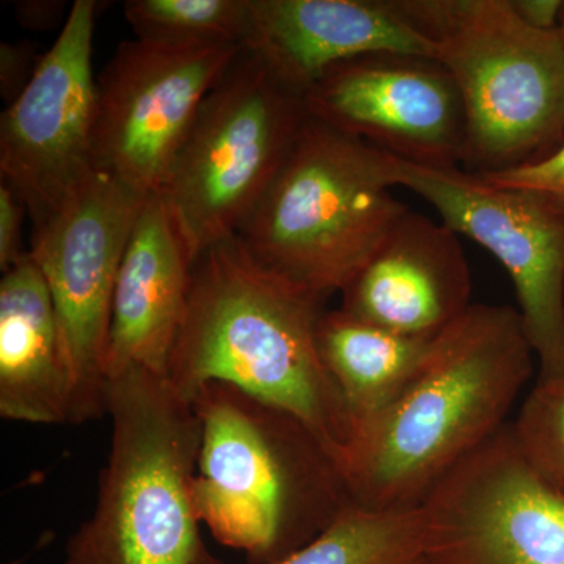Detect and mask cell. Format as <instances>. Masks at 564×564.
<instances>
[{
    "mask_svg": "<svg viewBox=\"0 0 564 564\" xmlns=\"http://www.w3.org/2000/svg\"><path fill=\"white\" fill-rule=\"evenodd\" d=\"M536 356L516 307L474 303L433 340L402 395L340 456L351 503L421 507L430 491L507 425Z\"/></svg>",
    "mask_w": 564,
    "mask_h": 564,
    "instance_id": "obj_1",
    "label": "cell"
},
{
    "mask_svg": "<svg viewBox=\"0 0 564 564\" xmlns=\"http://www.w3.org/2000/svg\"><path fill=\"white\" fill-rule=\"evenodd\" d=\"M326 299L274 272L239 237L207 248L193 265L166 380L191 402L206 384L236 386L306 423L339 464L351 425L317 350Z\"/></svg>",
    "mask_w": 564,
    "mask_h": 564,
    "instance_id": "obj_2",
    "label": "cell"
},
{
    "mask_svg": "<svg viewBox=\"0 0 564 564\" xmlns=\"http://www.w3.org/2000/svg\"><path fill=\"white\" fill-rule=\"evenodd\" d=\"M192 404L199 519L248 564L282 562L351 503L336 458L295 415L225 383L204 386Z\"/></svg>",
    "mask_w": 564,
    "mask_h": 564,
    "instance_id": "obj_3",
    "label": "cell"
},
{
    "mask_svg": "<svg viewBox=\"0 0 564 564\" xmlns=\"http://www.w3.org/2000/svg\"><path fill=\"white\" fill-rule=\"evenodd\" d=\"M106 413L109 458L66 564H228L199 527L193 481L202 432L191 400L165 375L132 367L107 383Z\"/></svg>",
    "mask_w": 564,
    "mask_h": 564,
    "instance_id": "obj_4",
    "label": "cell"
},
{
    "mask_svg": "<svg viewBox=\"0 0 564 564\" xmlns=\"http://www.w3.org/2000/svg\"><path fill=\"white\" fill-rule=\"evenodd\" d=\"M454 76L466 111L464 170L497 173L541 161L564 141V41L511 0H391Z\"/></svg>",
    "mask_w": 564,
    "mask_h": 564,
    "instance_id": "obj_5",
    "label": "cell"
},
{
    "mask_svg": "<svg viewBox=\"0 0 564 564\" xmlns=\"http://www.w3.org/2000/svg\"><path fill=\"white\" fill-rule=\"evenodd\" d=\"M391 188L383 151L307 115L237 237L274 272L329 296L350 284L411 210Z\"/></svg>",
    "mask_w": 564,
    "mask_h": 564,
    "instance_id": "obj_6",
    "label": "cell"
},
{
    "mask_svg": "<svg viewBox=\"0 0 564 564\" xmlns=\"http://www.w3.org/2000/svg\"><path fill=\"white\" fill-rule=\"evenodd\" d=\"M303 96L243 51L204 99L162 187L193 254L239 236L306 121Z\"/></svg>",
    "mask_w": 564,
    "mask_h": 564,
    "instance_id": "obj_7",
    "label": "cell"
},
{
    "mask_svg": "<svg viewBox=\"0 0 564 564\" xmlns=\"http://www.w3.org/2000/svg\"><path fill=\"white\" fill-rule=\"evenodd\" d=\"M148 196L93 172L33 229L31 252L50 289L70 378L69 423L106 413V350L115 285Z\"/></svg>",
    "mask_w": 564,
    "mask_h": 564,
    "instance_id": "obj_8",
    "label": "cell"
},
{
    "mask_svg": "<svg viewBox=\"0 0 564 564\" xmlns=\"http://www.w3.org/2000/svg\"><path fill=\"white\" fill-rule=\"evenodd\" d=\"M384 180L432 204L456 236L491 252L510 274L538 377L564 373V214L544 196L500 187L462 166L415 165L383 152Z\"/></svg>",
    "mask_w": 564,
    "mask_h": 564,
    "instance_id": "obj_9",
    "label": "cell"
},
{
    "mask_svg": "<svg viewBox=\"0 0 564 564\" xmlns=\"http://www.w3.org/2000/svg\"><path fill=\"white\" fill-rule=\"evenodd\" d=\"M422 564H564V497L507 423L421 503Z\"/></svg>",
    "mask_w": 564,
    "mask_h": 564,
    "instance_id": "obj_10",
    "label": "cell"
},
{
    "mask_svg": "<svg viewBox=\"0 0 564 564\" xmlns=\"http://www.w3.org/2000/svg\"><path fill=\"white\" fill-rule=\"evenodd\" d=\"M242 52L122 41L96 77L95 172L141 196L161 192L204 99Z\"/></svg>",
    "mask_w": 564,
    "mask_h": 564,
    "instance_id": "obj_11",
    "label": "cell"
},
{
    "mask_svg": "<svg viewBox=\"0 0 564 564\" xmlns=\"http://www.w3.org/2000/svg\"><path fill=\"white\" fill-rule=\"evenodd\" d=\"M96 17L95 0L69 7L57 40L0 118V176L28 207L33 229L95 172Z\"/></svg>",
    "mask_w": 564,
    "mask_h": 564,
    "instance_id": "obj_12",
    "label": "cell"
},
{
    "mask_svg": "<svg viewBox=\"0 0 564 564\" xmlns=\"http://www.w3.org/2000/svg\"><path fill=\"white\" fill-rule=\"evenodd\" d=\"M307 115L334 131L415 163L462 166V93L434 58L372 52L337 63L303 96Z\"/></svg>",
    "mask_w": 564,
    "mask_h": 564,
    "instance_id": "obj_13",
    "label": "cell"
},
{
    "mask_svg": "<svg viewBox=\"0 0 564 564\" xmlns=\"http://www.w3.org/2000/svg\"><path fill=\"white\" fill-rule=\"evenodd\" d=\"M340 295L352 317L432 339L473 306V274L458 236L410 210Z\"/></svg>",
    "mask_w": 564,
    "mask_h": 564,
    "instance_id": "obj_14",
    "label": "cell"
},
{
    "mask_svg": "<svg viewBox=\"0 0 564 564\" xmlns=\"http://www.w3.org/2000/svg\"><path fill=\"white\" fill-rule=\"evenodd\" d=\"M195 254L161 192L144 199L115 285L107 380L132 367L166 375L187 314Z\"/></svg>",
    "mask_w": 564,
    "mask_h": 564,
    "instance_id": "obj_15",
    "label": "cell"
},
{
    "mask_svg": "<svg viewBox=\"0 0 564 564\" xmlns=\"http://www.w3.org/2000/svg\"><path fill=\"white\" fill-rule=\"evenodd\" d=\"M245 51L304 93L337 63L372 52L434 58L430 41L391 0H252Z\"/></svg>",
    "mask_w": 564,
    "mask_h": 564,
    "instance_id": "obj_16",
    "label": "cell"
},
{
    "mask_svg": "<svg viewBox=\"0 0 564 564\" xmlns=\"http://www.w3.org/2000/svg\"><path fill=\"white\" fill-rule=\"evenodd\" d=\"M0 281V415L69 423L70 378L50 289L31 252Z\"/></svg>",
    "mask_w": 564,
    "mask_h": 564,
    "instance_id": "obj_17",
    "label": "cell"
},
{
    "mask_svg": "<svg viewBox=\"0 0 564 564\" xmlns=\"http://www.w3.org/2000/svg\"><path fill=\"white\" fill-rule=\"evenodd\" d=\"M433 340L389 332L340 307L326 310L317 326V350L343 397L351 437L402 395L429 358Z\"/></svg>",
    "mask_w": 564,
    "mask_h": 564,
    "instance_id": "obj_18",
    "label": "cell"
},
{
    "mask_svg": "<svg viewBox=\"0 0 564 564\" xmlns=\"http://www.w3.org/2000/svg\"><path fill=\"white\" fill-rule=\"evenodd\" d=\"M421 507L373 511L350 503L328 529L276 564H422Z\"/></svg>",
    "mask_w": 564,
    "mask_h": 564,
    "instance_id": "obj_19",
    "label": "cell"
},
{
    "mask_svg": "<svg viewBox=\"0 0 564 564\" xmlns=\"http://www.w3.org/2000/svg\"><path fill=\"white\" fill-rule=\"evenodd\" d=\"M124 17L135 40L169 50L247 47L252 0H128Z\"/></svg>",
    "mask_w": 564,
    "mask_h": 564,
    "instance_id": "obj_20",
    "label": "cell"
},
{
    "mask_svg": "<svg viewBox=\"0 0 564 564\" xmlns=\"http://www.w3.org/2000/svg\"><path fill=\"white\" fill-rule=\"evenodd\" d=\"M511 429L530 466L564 497V373L538 377Z\"/></svg>",
    "mask_w": 564,
    "mask_h": 564,
    "instance_id": "obj_21",
    "label": "cell"
},
{
    "mask_svg": "<svg viewBox=\"0 0 564 564\" xmlns=\"http://www.w3.org/2000/svg\"><path fill=\"white\" fill-rule=\"evenodd\" d=\"M478 176L500 187L522 188V191L538 193L564 214V141L541 161L503 170V172L480 173Z\"/></svg>",
    "mask_w": 564,
    "mask_h": 564,
    "instance_id": "obj_22",
    "label": "cell"
},
{
    "mask_svg": "<svg viewBox=\"0 0 564 564\" xmlns=\"http://www.w3.org/2000/svg\"><path fill=\"white\" fill-rule=\"evenodd\" d=\"M28 207L9 185L0 184V270L6 273L21 261L29 250L22 245V226Z\"/></svg>",
    "mask_w": 564,
    "mask_h": 564,
    "instance_id": "obj_23",
    "label": "cell"
},
{
    "mask_svg": "<svg viewBox=\"0 0 564 564\" xmlns=\"http://www.w3.org/2000/svg\"><path fill=\"white\" fill-rule=\"evenodd\" d=\"M40 58H35L31 46L24 43H3L0 47V87L9 104L20 96L31 82Z\"/></svg>",
    "mask_w": 564,
    "mask_h": 564,
    "instance_id": "obj_24",
    "label": "cell"
},
{
    "mask_svg": "<svg viewBox=\"0 0 564 564\" xmlns=\"http://www.w3.org/2000/svg\"><path fill=\"white\" fill-rule=\"evenodd\" d=\"M511 6L522 21L540 31H555L562 22V0H511Z\"/></svg>",
    "mask_w": 564,
    "mask_h": 564,
    "instance_id": "obj_25",
    "label": "cell"
},
{
    "mask_svg": "<svg viewBox=\"0 0 564 564\" xmlns=\"http://www.w3.org/2000/svg\"><path fill=\"white\" fill-rule=\"evenodd\" d=\"M63 11H65L63 2L29 0V2L18 3V22H21L24 28L35 29V31H47L61 20Z\"/></svg>",
    "mask_w": 564,
    "mask_h": 564,
    "instance_id": "obj_26",
    "label": "cell"
},
{
    "mask_svg": "<svg viewBox=\"0 0 564 564\" xmlns=\"http://www.w3.org/2000/svg\"><path fill=\"white\" fill-rule=\"evenodd\" d=\"M560 32H562L563 41H564V17L562 18V22H560Z\"/></svg>",
    "mask_w": 564,
    "mask_h": 564,
    "instance_id": "obj_27",
    "label": "cell"
},
{
    "mask_svg": "<svg viewBox=\"0 0 564 564\" xmlns=\"http://www.w3.org/2000/svg\"><path fill=\"white\" fill-rule=\"evenodd\" d=\"M563 17H564V10H563Z\"/></svg>",
    "mask_w": 564,
    "mask_h": 564,
    "instance_id": "obj_28",
    "label": "cell"
}]
</instances>
